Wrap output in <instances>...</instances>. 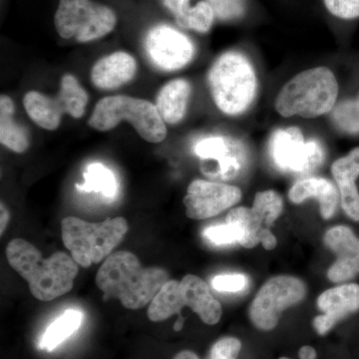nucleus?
I'll list each match as a JSON object with an SVG mask.
<instances>
[{"label":"nucleus","instance_id":"1","mask_svg":"<svg viewBox=\"0 0 359 359\" xmlns=\"http://www.w3.org/2000/svg\"><path fill=\"white\" fill-rule=\"evenodd\" d=\"M11 268L27 282L35 299L50 302L72 290L78 275V264L72 256L57 252L43 259L35 245L23 238H14L6 247Z\"/></svg>","mask_w":359,"mask_h":359},{"label":"nucleus","instance_id":"2","mask_svg":"<svg viewBox=\"0 0 359 359\" xmlns=\"http://www.w3.org/2000/svg\"><path fill=\"white\" fill-rule=\"evenodd\" d=\"M169 280L165 269L144 268L138 257L126 250L110 255L96 276L97 287L105 299H118L123 306L133 311L151 304Z\"/></svg>","mask_w":359,"mask_h":359},{"label":"nucleus","instance_id":"3","mask_svg":"<svg viewBox=\"0 0 359 359\" xmlns=\"http://www.w3.org/2000/svg\"><path fill=\"white\" fill-rule=\"evenodd\" d=\"M339 94L334 73L325 67L299 73L285 85L276 101V108L283 117L299 115L318 117L330 112Z\"/></svg>","mask_w":359,"mask_h":359},{"label":"nucleus","instance_id":"4","mask_svg":"<svg viewBox=\"0 0 359 359\" xmlns=\"http://www.w3.org/2000/svg\"><path fill=\"white\" fill-rule=\"evenodd\" d=\"M128 230V223L122 217L107 219L102 223H88L75 217H67L61 222V235L66 249L83 268L109 257L121 244Z\"/></svg>","mask_w":359,"mask_h":359},{"label":"nucleus","instance_id":"5","mask_svg":"<svg viewBox=\"0 0 359 359\" xmlns=\"http://www.w3.org/2000/svg\"><path fill=\"white\" fill-rule=\"evenodd\" d=\"M209 83L215 103L226 114L245 112L256 96V73L248 58L238 52L224 53L214 63Z\"/></svg>","mask_w":359,"mask_h":359},{"label":"nucleus","instance_id":"6","mask_svg":"<svg viewBox=\"0 0 359 359\" xmlns=\"http://www.w3.org/2000/svg\"><path fill=\"white\" fill-rule=\"evenodd\" d=\"M123 120L131 123L137 133L150 143H160L166 138V125L156 106L133 97H105L97 103L89 125L98 131H109Z\"/></svg>","mask_w":359,"mask_h":359},{"label":"nucleus","instance_id":"7","mask_svg":"<svg viewBox=\"0 0 359 359\" xmlns=\"http://www.w3.org/2000/svg\"><path fill=\"white\" fill-rule=\"evenodd\" d=\"M116 15L109 7L91 0H60L56 11V30L65 39L93 41L114 29Z\"/></svg>","mask_w":359,"mask_h":359},{"label":"nucleus","instance_id":"8","mask_svg":"<svg viewBox=\"0 0 359 359\" xmlns=\"http://www.w3.org/2000/svg\"><path fill=\"white\" fill-rule=\"evenodd\" d=\"M87 103L88 94L76 78L70 74L65 75L61 79L60 91L55 98L32 91L28 92L23 99L29 117L41 128L49 131L58 128L63 114L81 118Z\"/></svg>","mask_w":359,"mask_h":359},{"label":"nucleus","instance_id":"9","mask_svg":"<svg viewBox=\"0 0 359 359\" xmlns=\"http://www.w3.org/2000/svg\"><path fill=\"white\" fill-rule=\"evenodd\" d=\"M306 292L304 283L294 276L271 278L259 290L250 306V320L259 330H273L283 311L301 302Z\"/></svg>","mask_w":359,"mask_h":359},{"label":"nucleus","instance_id":"10","mask_svg":"<svg viewBox=\"0 0 359 359\" xmlns=\"http://www.w3.org/2000/svg\"><path fill=\"white\" fill-rule=\"evenodd\" d=\"M269 155L278 169L294 173H309L323 161V149L318 140L306 141L301 130H276L271 137Z\"/></svg>","mask_w":359,"mask_h":359},{"label":"nucleus","instance_id":"11","mask_svg":"<svg viewBox=\"0 0 359 359\" xmlns=\"http://www.w3.org/2000/svg\"><path fill=\"white\" fill-rule=\"evenodd\" d=\"M194 152L201 159L203 173L221 181L235 179L247 162L244 145L230 137L219 135L201 138L196 142Z\"/></svg>","mask_w":359,"mask_h":359},{"label":"nucleus","instance_id":"12","mask_svg":"<svg viewBox=\"0 0 359 359\" xmlns=\"http://www.w3.org/2000/svg\"><path fill=\"white\" fill-rule=\"evenodd\" d=\"M242 197L240 189L218 182L196 180L184 198L186 215L193 219L212 218L237 204Z\"/></svg>","mask_w":359,"mask_h":359},{"label":"nucleus","instance_id":"13","mask_svg":"<svg viewBox=\"0 0 359 359\" xmlns=\"http://www.w3.org/2000/svg\"><path fill=\"white\" fill-rule=\"evenodd\" d=\"M146 49L155 65L164 70L184 67L195 53L192 41L167 25L156 26L150 30L146 39Z\"/></svg>","mask_w":359,"mask_h":359},{"label":"nucleus","instance_id":"14","mask_svg":"<svg viewBox=\"0 0 359 359\" xmlns=\"http://www.w3.org/2000/svg\"><path fill=\"white\" fill-rule=\"evenodd\" d=\"M325 243L337 254L327 276L334 283L351 280L359 273V240L351 229L337 226L325 233Z\"/></svg>","mask_w":359,"mask_h":359},{"label":"nucleus","instance_id":"15","mask_svg":"<svg viewBox=\"0 0 359 359\" xmlns=\"http://www.w3.org/2000/svg\"><path fill=\"white\" fill-rule=\"evenodd\" d=\"M318 308L323 311L313 321L318 334H325L337 321L359 309V285H346L330 289L321 294Z\"/></svg>","mask_w":359,"mask_h":359},{"label":"nucleus","instance_id":"16","mask_svg":"<svg viewBox=\"0 0 359 359\" xmlns=\"http://www.w3.org/2000/svg\"><path fill=\"white\" fill-rule=\"evenodd\" d=\"M180 287L184 306L192 309L205 325L219 323L222 318L221 304L212 297L209 285L202 278L193 275L184 276Z\"/></svg>","mask_w":359,"mask_h":359},{"label":"nucleus","instance_id":"17","mask_svg":"<svg viewBox=\"0 0 359 359\" xmlns=\"http://www.w3.org/2000/svg\"><path fill=\"white\" fill-rule=\"evenodd\" d=\"M136 70L137 63L133 56L125 52H115L100 59L93 66L92 83L99 89L119 88L132 80Z\"/></svg>","mask_w":359,"mask_h":359},{"label":"nucleus","instance_id":"18","mask_svg":"<svg viewBox=\"0 0 359 359\" xmlns=\"http://www.w3.org/2000/svg\"><path fill=\"white\" fill-rule=\"evenodd\" d=\"M289 197L295 204H299L309 198H318L321 216L327 219L334 216L339 201V194L334 184L323 178L301 180L290 189Z\"/></svg>","mask_w":359,"mask_h":359},{"label":"nucleus","instance_id":"19","mask_svg":"<svg viewBox=\"0 0 359 359\" xmlns=\"http://www.w3.org/2000/svg\"><path fill=\"white\" fill-rule=\"evenodd\" d=\"M190 94V83L184 79L170 81L161 89L156 108L164 122L176 124L183 119Z\"/></svg>","mask_w":359,"mask_h":359},{"label":"nucleus","instance_id":"20","mask_svg":"<svg viewBox=\"0 0 359 359\" xmlns=\"http://www.w3.org/2000/svg\"><path fill=\"white\" fill-rule=\"evenodd\" d=\"M83 323V313L77 309H67L56 318L45 330L39 340V346L42 351L51 353L56 347L69 339L79 330Z\"/></svg>","mask_w":359,"mask_h":359},{"label":"nucleus","instance_id":"21","mask_svg":"<svg viewBox=\"0 0 359 359\" xmlns=\"http://www.w3.org/2000/svg\"><path fill=\"white\" fill-rule=\"evenodd\" d=\"M14 104L8 96L0 98V141L15 153H23L29 146L25 130L14 121Z\"/></svg>","mask_w":359,"mask_h":359},{"label":"nucleus","instance_id":"22","mask_svg":"<svg viewBox=\"0 0 359 359\" xmlns=\"http://www.w3.org/2000/svg\"><path fill=\"white\" fill-rule=\"evenodd\" d=\"M84 183L76 184L79 192L101 194L105 199L113 201L118 193V183L114 173L101 163H92L83 174Z\"/></svg>","mask_w":359,"mask_h":359},{"label":"nucleus","instance_id":"23","mask_svg":"<svg viewBox=\"0 0 359 359\" xmlns=\"http://www.w3.org/2000/svg\"><path fill=\"white\" fill-rule=\"evenodd\" d=\"M183 308L180 282L170 280L151 302L148 318L151 321L160 323L168 320L173 314H180Z\"/></svg>","mask_w":359,"mask_h":359},{"label":"nucleus","instance_id":"24","mask_svg":"<svg viewBox=\"0 0 359 359\" xmlns=\"http://www.w3.org/2000/svg\"><path fill=\"white\" fill-rule=\"evenodd\" d=\"M226 222L235 226L240 233L238 244L249 249L261 243L262 231L266 229L255 216L252 210L245 207L231 210L226 216Z\"/></svg>","mask_w":359,"mask_h":359},{"label":"nucleus","instance_id":"25","mask_svg":"<svg viewBox=\"0 0 359 359\" xmlns=\"http://www.w3.org/2000/svg\"><path fill=\"white\" fill-rule=\"evenodd\" d=\"M282 198L273 191L257 193L252 210L264 228L269 229L282 214Z\"/></svg>","mask_w":359,"mask_h":359},{"label":"nucleus","instance_id":"26","mask_svg":"<svg viewBox=\"0 0 359 359\" xmlns=\"http://www.w3.org/2000/svg\"><path fill=\"white\" fill-rule=\"evenodd\" d=\"M215 11L209 2L201 1L195 7H190L181 18H177V23L183 28L207 32L211 28L214 20Z\"/></svg>","mask_w":359,"mask_h":359},{"label":"nucleus","instance_id":"27","mask_svg":"<svg viewBox=\"0 0 359 359\" xmlns=\"http://www.w3.org/2000/svg\"><path fill=\"white\" fill-rule=\"evenodd\" d=\"M337 185H354L359 177V148L354 149L346 157L335 161L332 168Z\"/></svg>","mask_w":359,"mask_h":359},{"label":"nucleus","instance_id":"28","mask_svg":"<svg viewBox=\"0 0 359 359\" xmlns=\"http://www.w3.org/2000/svg\"><path fill=\"white\" fill-rule=\"evenodd\" d=\"M332 119L341 131L359 133V98L339 104L334 111Z\"/></svg>","mask_w":359,"mask_h":359},{"label":"nucleus","instance_id":"29","mask_svg":"<svg viewBox=\"0 0 359 359\" xmlns=\"http://www.w3.org/2000/svg\"><path fill=\"white\" fill-rule=\"evenodd\" d=\"M204 236L217 245H231L240 241V233L236 226L226 222V224H216L205 229Z\"/></svg>","mask_w":359,"mask_h":359},{"label":"nucleus","instance_id":"30","mask_svg":"<svg viewBox=\"0 0 359 359\" xmlns=\"http://www.w3.org/2000/svg\"><path fill=\"white\" fill-rule=\"evenodd\" d=\"M330 13L342 20L359 18V0H325Z\"/></svg>","mask_w":359,"mask_h":359},{"label":"nucleus","instance_id":"31","mask_svg":"<svg viewBox=\"0 0 359 359\" xmlns=\"http://www.w3.org/2000/svg\"><path fill=\"white\" fill-rule=\"evenodd\" d=\"M242 348L240 340L224 337L212 346L209 359H236Z\"/></svg>","mask_w":359,"mask_h":359},{"label":"nucleus","instance_id":"32","mask_svg":"<svg viewBox=\"0 0 359 359\" xmlns=\"http://www.w3.org/2000/svg\"><path fill=\"white\" fill-rule=\"evenodd\" d=\"M222 20H233L244 13V0H208Z\"/></svg>","mask_w":359,"mask_h":359},{"label":"nucleus","instance_id":"33","mask_svg":"<svg viewBox=\"0 0 359 359\" xmlns=\"http://www.w3.org/2000/svg\"><path fill=\"white\" fill-rule=\"evenodd\" d=\"M247 276L240 273L218 276L212 280V287L222 292H241L247 287Z\"/></svg>","mask_w":359,"mask_h":359},{"label":"nucleus","instance_id":"34","mask_svg":"<svg viewBox=\"0 0 359 359\" xmlns=\"http://www.w3.org/2000/svg\"><path fill=\"white\" fill-rule=\"evenodd\" d=\"M341 205L349 218L359 222V193L354 185L340 186Z\"/></svg>","mask_w":359,"mask_h":359},{"label":"nucleus","instance_id":"35","mask_svg":"<svg viewBox=\"0 0 359 359\" xmlns=\"http://www.w3.org/2000/svg\"><path fill=\"white\" fill-rule=\"evenodd\" d=\"M164 4L176 18L182 15L190 7V0H164Z\"/></svg>","mask_w":359,"mask_h":359},{"label":"nucleus","instance_id":"36","mask_svg":"<svg viewBox=\"0 0 359 359\" xmlns=\"http://www.w3.org/2000/svg\"><path fill=\"white\" fill-rule=\"evenodd\" d=\"M259 240H261L262 245H264V249L273 250L276 245V238L275 236L271 233L269 229H264V230L262 231Z\"/></svg>","mask_w":359,"mask_h":359},{"label":"nucleus","instance_id":"37","mask_svg":"<svg viewBox=\"0 0 359 359\" xmlns=\"http://www.w3.org/2000/svg\"><path fill=\"white\" fill-rule=\"evenodd\" d=\"M0 211H1V215H0V219H1V222H0V235H4V231H6L7 224L9 223V219H11V214H9L8 210L6 205H4V203H1V208H0Z\"/></svg>","mask_w":359,"mask_h":359},{"label":"nucleus","instance_id":"38","mask_svg":"<svg viewBox=\"0 0 359 359\" xmlns=\"http://www.w3.org/2000/svg\"><path fill=\"white\" fill-rule=\"evenodd\" d=\"M299 358L301 359H316V351L311 346L302 347L301 351H299Z\"/></svg>","mask_w":359,"mask_h":359},{"label":"nucleus","instance_id":"39","mask_svg":"<svg viewBox=\"0 0 359 359\" xmlns=\"http://www.w3.org/2000/svg\"><path fill=\"white\" fill-rule=\"evenodd\" d=\"M173 359H199L192 351H184L177 354Z\"/></svg>","mask_w":359,"mask_h":359},{"label":"nucleus","instance_id":"40","mask_svg":"<svg viewBox=\"0 0 359 359\" xmlns=\"http://www.w3.org/2000/svg\"><path fill=\"white\" fill-rule=\"evenodd\" d=\"M280 359H289V358H280Z\"/></svg>","mask_w":359,"mask_h":359}]
</instances>
